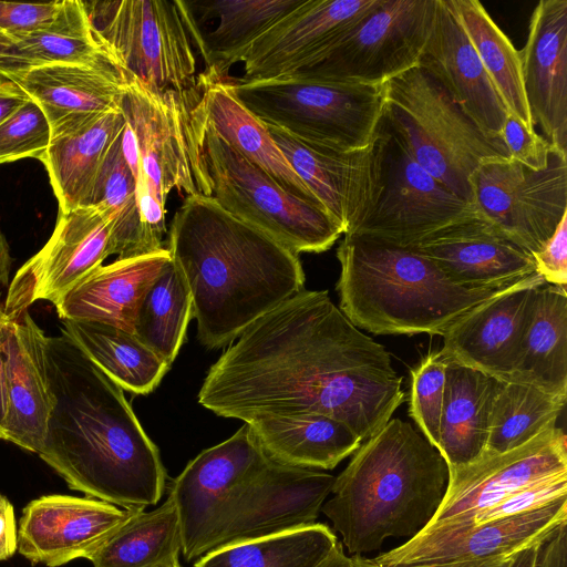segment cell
<instances>
[{"mask_svg":"<svg viewBox=\"0 0 567 567\" xmlns=\"http://www.w3.org/2000/svg\"><path fill=\"white\" fill-rule=\"evenodd\" d=\"M404 400L390 353L361 332L327 290L293 295L249 326L210 367L198 403L245 423L323 414L361 441Z\"/></svg>","mask_w":567,"mask_h":567,"instance_id":"1","label":"cell"},{"mask_svg":"<svg viewBox=\"0 0 567 567\" xmlns=\"http://www.w3.org/2000/svg\"><path fill=\"white\" fill-rule=\"evenodd\" d=\"M55 405L38 453L69 488L128 511L156 505L166 470L124 390L66 336L48 337Z\"/></svg>","mask_w":567,"mask_h":567,"instance_id":"2","label":"cell"},{"mask_svg":"<svg viewBox=\"0 0 567 567\" xmlns=\"http://www.w3.org/2000/svg\"><path fill=\"white\" fill-rule=\"evenodd\" d=\"M334 477L270 461L245 423L189 461L171 484L183 557L190 563L227 546L317 523Z\"/></svg>","mask_w":567,"mask_h":567,"instance_id":"3","label":"cell"},{"mask_svg":"<svg viewBox=\"0 0 567 567\" xmlns=\"http://www.w3.org/2000/svg\"><path fill=\"white\" fill-rule=\"evenodd\" d=\"M166 249L187 284L197 338L210 350L231 343L303 289L298 254L230 215L212 196L184 197Z\"/></svg>","mask_w":567,"mask_h":567,"instance_id":"4","label":"cell"},{"mask_svg":"<svg viewBox=\"0 0 567 567\" xmlns=\"http://www.w3.org/2000/svg\"><path fill=\"white\" fill-rule=\"evenodd\" d=\"M449 466L411 423L390 419L334 477L321 512L351 556L381 548L390 537L411 539L433 519Z\"/></svg>","mask_w":567,"mask_h":567,"instance_id":"5","label":"cell"},{"mask_svg":"<svg viewBox=\"0 0 567 567\" xmlns=\"http://www.w3.org/2000/svg\"><path fill=\"white\" fill-rule=\"evenodd\" d=\"M337 257L340 310L374 334L443 336L466 311L526 280L503 289L467 288L412 246L351 234L344 235Z\"/></svg>","mask_w":567,"mask_h":567,"instance_id":"6","label":"cell"},{"mask_svg":"<svg viewBox=\"0 0 567 567\" xmlns=\"http://www.w3.org/2000/svg\"><path fill=\"white\" fill-rule=\"evenodd\" d=\"M343 235L414 246L476 213L422 168L384 113L363 148L343 155Z\"/></svg>","mask_w":567,"mask_h":567,"instance_id":"7","label":"cell"},{"mask_svg":"<svg viewBox=\"0 0 567 567\" xmlns=\"http://www.w3.org/2000/svg\"><path fill=\"white\" fill-rule=\"evenodd\" d=\"M125 79L120 109L136 145L137 202L147 247L155 252L164 248L171 190L185 197L212 196L193 123L202 90L198 81L190 90L159 92L134 78Z\"/></svg>","mask_w":567,"mask_h":567,"instance_id":"8","label":"cell"},{"mask_svg":"<svg viewBox=\"0 0 567 567\" xmlns=\"http://www.w3.org/2000/svg\"><path fill=\"white\" fill-rule=\"evenodd\" d=\"M382 86L383 113L410 155L472 204V174L485 161L508 158L504 142L488 137L443 85L419 65Z\"/></svg>","mask_w":567,"mask_h":567,"instance_id":"9","label":"cell"},{"mask_svg":"<svg viewBox=\"0 0 567 567\" xmlns=\"http://www.w3.org/2000/svg\"><path fill=\"white\" fill-rule=\"evenodd\" d=\"M83 3L96 39L124 76L159 92L197 85L202 33L188 1Z\"/></svg>","mask_w":567,"mask_h":567,"instance_id":"10","label":"cell"},{"mask_svg":"<svg viewBox=\"0 0 567 567\" xmlns=\"http://www.w3.org/2000/svg\"><path fill=\"white\" fill-rule=\"evenodd\" d=\"M193 123L212 197L223 209L298 255L326 251L343 234L326 208L290 195L223 140L205 120L199 101Z\"/></svg>","mask_w":567,"mask_h":567,"instance_id":"11","label":"cell"},{"mask_svg":"<svg viewBox=\"0 0 567 567\" xmlns=\"http://www.w3.org/2000/svg\"><path fill=\"white\" fill-rule=\"evenodd\" d=\"M230 82L239 102L265 125L337 153L367 146L383 114V84H340L300 78Z\"/></svg>","mask_w":567,"mask_h":567,"instance_id":"12","label":"cell"},{"mask_svg":"<svg viewBox=\"0 0 567 567\" xmlns=\"http://www.w3.org/2000/svg\"><path fill=\"white\" fill-rule=\"evenodd\" d=\"M435 9L436 0H379L319 60L285 78L382 85L419 64Z\"/></svg>","mask_w":567,"mask_h":567,"instance_id":"13","label":"cell"},{"mask_svg":"<svg viewBox=\"0 0 567 567\" xmlns=\"http://www.w3.org/2000/svg\"><path fill=\"white\" fill-rule=\"evenodd\" d=\"M470 185L477 215L534 254L567 214V154L553 147L540 171L511 157L485 161Z\"/></svg>","mask_w":567,"mask_h":567,"instance_id":"14","label":"cell"},{"mask_svg":"<svg viewBox=\"0 0 567 567\" xmlns=\"http://www.w3.org/2000/svg\"><path fill=\"white\" fill-rule=\"evenodd\" d=\"M112 224L94 206L59 212L44 246L27 260L9 284L4 311L18 319L35 301L54 306L112 252Z\"/></svg>","mask_w":567,"mask_h":567,"instance_id":"15","label":"cell"},{"mask_svg":"<svg viewBox=\"0 0 567 567\" xmlns=\"http://www.w3.org/2000/svg\"><path fill=\"white\" fill-rule=\"evenodd\" d=\"M561 473H567V439L557 426L504 453L483 452L449 468L444 497L429 525L467 524L474 514L519 488Z\"/></svg>","mask_w":567,"mask_h":567,"instance_id":"16","label":"cell"},{"mask_svg":"<svg viewBox=\"0 0 567 567\" xmlns=\"http://www.w3.org/2000/svg\"><path fill=\"white\" fill-rule=\"evenodd\" d=\"M379 0H305L240 55L244 75L236 83L288 76L319 60Z\"/></svg>","mask_w":567,"mask_h":567,"instance_id":"17","label":"cell"},{"mask_svg":"<svg viewBox=\"0 0 567 567\" xmlns=\"http://www.w3.org/2000/svg\"><path fill=\"white\" fill-rule=\"evenodd\" d=\"M567 522V498L542 508L474 525H427L402 545L372 558L382 566L484 559L547 538Z\"/></svg>","mask_w":567,"mask_h":567,"instance_id":"18","label":"cell"},{"mask_svg":"<svg viewBox=\"0 0 567 567\" xmlns=\"http://www.w3.org/2000/svg\"><path fill=\"white\" fill-rule=\"evenodd\" d=\"M132 512L87 496L42 495L22 509L18 551L48 567L86 559Z\"/></svg>","mask_w":567,"mask_h":567,"instance_id":"19","label":"cell"},{"mask_svg":"<svg viewBox=\"0 0 567 567\" xmlns=\"http://www.w3.org/2000/svg\"><path fill=\"white\" fill-rule=\"evenodd\" d=\"M412 247L452 281L467 288H508L537 274L533 255L477 214Z\"/></svg>","mask_w":567,"mask_h":567,"instance_id":"20","label":"cell"},{"mask_svg":"<svg viewBox=\"0 0 567 567\" xmlns=\"http://www.w3.org/2000/svg\"><path fill=\"white\" fill-rule=\"evenodd\" d=\"M546 284L535 274L512 290L457 318L443 333L442 354L499 381L511 377L535 289Z\"/></svg>","mask_w":567,"mask_h":567,"instance_id":"21","label":"cell"},{"mask_svg":"<svg viewBox=\"0 0 567 567\" xmlns=\"http://www.w3.org/2000/svg\"><path fill=\"white\" fill-rule=\"evenodd\" d=\"M417 65L443 85L488 137L503 142L508 112L449 0H436L432 28Z\"/></svg>","mask_w":567,"mask_h":567,"instance_id":"22","label":"cell"},{"mask_svg":"<svg viewBox=\"0 0 567 567\" xmlns=\"http://www.w3.org/2000/svg\"><path fill=\"white\" fill-rule=\"evenodd\" d=\"M525 96L544 138L567 154V0H540L520 51Z\"/></svg>","mask_w":567,"mask_h":567,"instance_id":"23","label":"cell"},{"mask_svg":"<svg viewBox=\"0 0 567 567\" xmlns=\"http://www.w3.org/2000/svg\"><path fill=\"white\" fill-rule=\"evenodd\" d=\"M16 82L43 112L51 136L118 110L126 79L114 61L32 68Z\"/></svg>","mask_w":567,"mask_h":567,"instance_id":"24","label":"cell"},{"mask_svg":"<svg viewBox=\"0 0 567 567\" xmlns=\"http://www.w3.org/2000/svg\"><path fill=\"white\" fill-rule=\"evenodd\" d=\"M47 338L27 310L13 321L4 349L6 441L37 454L55 405L47 370Z\"/></svg>","mask_w":567,"mask_h":567,"instance_id":"25","label":"cell"},{"mask_svg":"<svg viewBox=\"0 0 567 567\" xmlns=\"http://www.w3.org/2000/svg\"><path fill=\"white\" fill-rule=\"evenodd\" d=\"M169 260V251L162 248L101 265L62 297L58 315L61 320L103 322L132 332L144 292Z\"/></svg>","mask_w":567,"mask_h":567,"instance_id":"26","label":"cell"},{"mask_svg":"<svg viewBox=\"0 0 567 567\" xmlns=\"http://www.w3.org/2000/svg\"><path fill=\"white\" fill-rule=\"evenodd\" d=\"M197 81L202 90L199 106L214 131L290 195L324 208L293 172L267 126L236 97L228 78L203 71Z\"/></svg>","mask_w":567,"mask_h":567,"instance_id":"27","label":"cell"},{"mask_svg":"<svg viewBox=\"0 0 567 567\" xmlns=\"http://www.w3.org/2000/svg\"><path fill=\"white\" fill-rule=\"evenodd\" d=\"M246 424L267 458L291 467L332 470L362 442L346 423L323 414L262 416Z\"/></svg>","mask_w":567,"mask_h":567,"instance_id":"28","label":"cell"},{"mask_svg":"<svg viewBox=\"0 0 567 567\" xmlns=\"http://www.w3.org/2000/svg\"><path fill=\"white\" fill-rule=\"evenodd\" d=\"M507 381L567 394V293L564 286L535 289L517 359Z\"/></svg>","mask_w":567,"mask_h":567,"instance_id":"29","label":"cell"},{"mask_svg":"<svg viewBox=\"0 0 567 567\" xmlns=\"http://www.w3.org/2000/svg\"><path fill=\"white\" fill-rule=\"evenodd\" d=\"M121 109L51 136L39 161L44 165L59 212L87 206L105 155L124 127Z\"/></svg>","mask_w":567,"mask_h":567,"instance_id":"30","label":"cell"},{"mask_svg":"<svg viewBox=\"0 0 567 567\" xmlns=\"http://www.w3.org/2000/svg\"><path fill=\"white\" fill-rule=\"evenodd\" d=\"M496 379L449 360L437 450L449 468L484 451Z\"/></svg>","mask_w":567,"mask_h":567,"instance_id":"31","label":"cell"},{"mask_svg":"<svg viewBox=\"0 0 567 567\" xmlns=\"http://www.w3.org/2000/svg\"><path fill=\"white\" fill-rule=\"evenodd\" d=\"M305 0H195L188 4L197 20L217 19L202 31L200 56L204 71L228 78V69L262 33L299 7Z\"/></svg>","mask_w":567,"mask_h":567,"instance_id":"32","label":"cell"},{"mask_svg":"<svg viewBox=\"0 0 567 567\" xmlns=\"http://www.w3.org/2000/svg\"><path fill=\"white\" fill-rule=\"evenodd\" d=\"M113 61L96 39L83 1L63 0L55 19L27 34L0 55V78L12 80L32 68Z\"/></svg>","mask_w":567,"mask_h":567,"instance_id":"33","label":"cell"},{"mask_svg":"<svg viewBox=\"0 0 567 567\" xmlns=\"http://www.w3.org/2000/svg\"><path fill=\"white\" fill-rule=\"evenodd\" d=\"M62 323V334L123 390L148 394L171 368L132 332L96 321Z\"/></svg>","mask_w":567,"mask_h":567,"instance_id":"34","label":"cell"},{"mask_svg":"<svg viewBox=\"0 0 567 567\" xmlns=\"http://www.w3.org/2000/svg\"><path fill=\"white\" fill-rule=\"evenodd\" d=\"M182 532L171 494L158 507L133 511L86 558L93 567H171L179 563Z\"/></svg>","mask_w":567,"mask_h":567,"instance_id":"35","label":"cell"},{"mask_svg":"<svg viewBox=\"0 0 567 567\" xmlns=\"http://www.w3.org/2000/svg\"><path fill=\"white\" fill-rule=\"evenodd\" d=\"M507 112L529 130L535 124L524 91L522 58L477 0H449Z\"/></svg>","mask_w":567,"mask_h":567,"instance_id":"36","label":"cell"},{"mask_svg":"<svg viewBox=\"0 0 567 567\" xmlns=\"http://www.w3.org/2000/svg\"><path fill=\"white\" fill-rule=\"evenodd\" d=\"M192 318L187 284L171 259L144 292L132 333L171 367Z\"/></svg>","mask_w":567,"mask_h":567,"instance_id":"37","label":"cell"},{"mask_svg":"<svg viewBox=\"0 0 567 567\" xmlns=\"http://www.w3.org/2000/svg\"><path fill=\"white\" fill-rule=\"evenodd\" d=\"M565 402L529 384L496 380L483 452L504 453L556 426Z\"/></svg>","mask_w":567,"mask_h":567,"instance_id":"38","label":"cell"},{"mask_svg":"<svg viewBox=\"0 0 567 567\" xmlns=\"http://www.w3.org/2000/svg\"><path fill=\"white\" fill-rule=\"evenodd\" d=\"M338 538L326 524L315 523L212 551L193 567H315Z\"/></svg>","mask_w":567,"mask_h":567,"instance_id":"39","label":"cell"},{"mask_svg":"<svg viewBox=\"0 0 567 567\" xmlns=\"http://www.w3.org/2000/svg\"><path fill=\"white\" fill-rule=\"evenodd\" d=\"M122 131L105 155L87 206L99 208L111 220L113 255L130 258L152 252L144 236L136 183L122 152Z\"/></svg>","mask_w":567,"mask_h":567,"instance_id":"40","label":"cell"},{"mask_svg":"<svg viewBox=\"0 0 567 567\" xmlns=\"http://www.w3.org/2000/svg\"><path fill=\"white\" fill-rule=\"evenodd\" d=\"M293 172L343 230V155L308 145L285 131L266 125Z\"/></svg>","mask_w":567,"mask_h":567,"instance_id":"41","label":"cell"},{"mask_svg":"<svg viewBox=\"0 0 567 567\" xmlns=\"http://www.w3.org/2000/svg\"><path fill=\"white\" fill-rule=\"evenodd\" d=\"M449 360L442 352L425 355L411 370L410 416L420 432L437 449Z\"/></svg>","mask_w":567,"mask_h":567,"instance_id":"42","label":"cell"},{"mask_svg":"<svg viewBox=\"0 0 567 567\" xmlns=\"http://www.w3.org/2000/svg\"><path fill=\"white\" fill-rule=\"evenodd\" d=\"M51 141L50 125L31 99L0 123V164L40 159Z\"/></svg>","mask_w":567,"mask_h":567,"instance_id":"43","label":"cell"},{"mask_svg":"<svg viewBox=\"0 0 567 567\" xmlns=\"http://www.w3.org/2000/svg\"><path fill=\"white\" fill-rule=\"evenodd\" d=\"M563 498H567V473L557 474L519 488L495 505L474 514L471 520L464 525L493 522L532 512Z\"/></svg>","mask_w":567,"mask_h":567,"instance_id":"44","label":"cell"},{"mask_svg":"<svg viewBox=\"0 0 567 567\" xmlns=\"http://www.w3.org/2000/svg\"><path fill=\"white\" fill-rule=\"evenodd\" d=\"M62 4L63 0L48 3L0 1V32L14 43L20 38L48 27Z\"/></svg>","mask_w":567,"mask_h":567,"instance_id":"45","label":"cell"},{"mask_svg":"<svg viewBox=\"0 0 567 567\" xmlns=\"http://www.w3.org/2000/svg\"><path fill=\"white\" fill-rule=\"evenodd\" d=\"M502 140L514 161L534 171L547 167L553 146L509 113L503 125Z\"/></svg>","mask_w":567,"mask_h":567,"instance_id":"46","label":"cell"},{"mask_svg":"<svg viewBox=\"0 0 567 567\" xmlns=\"http://www.w3.org/2000/svg\"><path fill=\"white\" fill-rule=\"evenodd\" d=\"M533 255L536 271L546 284L566 286L567 284V214L547 241Z\"/></svg>","mask_w":567,"mask_h":567,"instance_id":"47","label":"cell"},{"mask_svg":"<svg viewBox=\"0 0 567 567\" xmlns=\"http://www.w3.org/2000/svg\"><path fill=\"white\" fill-rule=\"evenodd\" d=\"M534 567H567V522L540 544Z\"/></svg>","mask_w":567,"mask_h":567,"instance_id":"48","label":"cell"},{"mask_svg":"<svg viewBox=\"0 0 567 567\" xmlns=\"http://www.w3.org/2000/svg\"><path fill=\"white\" fill-rule=\"evenodd\" d=\"M524 548V547H523ZM518 551V550H517ZM503 554L484 559H467V560H449L436 563H422L405 566H382L373 561L372 558L363 556H351L353 567H505L512 559L515 553Z\"/></svg>","mask_w":567,"mask_h":567,"instance_id":"49","label":"cell"},{"mask_svg":"<svg viewBox=\"0 0 567 567\" xmlns=\"http://www.w3.org/2000/svg\"><path fill=\"white\" fill-rule=\"evenodd\" d=\"M18 550V525L11 502L0 494V561Z\"/></svg>","mask_w":567,"mask_h":567,"instance_id":"50","label":"cell"},{"mask_svg":"<svg viewBox=\"0 0 567 567\" xmlns=\"http://www.w3.org/2000/svg\"><path fill=\"white\" fill-rule=\"evenodd\" d=\"M16 319L4 311V303L0 305V440L6 441L7 392L4 378V349L8 343L12 323Z\"/></svg>","mask_w":567,"mask_h":567,"instance_id":"51","label":"cell"},{"mask_svg":"<svg viewBox=\"0 0 567 567\" xmlns=\"http://www.w3.org/2000/svg\"><path fill=\"white\" fill-rule=\"evenodd\" d=\"M29 100L28 94L16 82L0 78V123Z\"/></svg>","mask_w":567,"mask_h":567,"instance_id":"52","label":"cell"},{"mask_svg":"<svg viewBox=\"0 0 567 567\" xmlns=\"http://www.w3.org/2000/svg\"><path fill=\"white\" fill-rule=\"evenodd\" d=\"M545 539L532 543L519 549L505 567H534L538 555V548Z\"/></svg>","mask_w":567,"mask_h":567,"instance_id":"53","label":"cell"},{"mask_svg":"<svg viewBox=\"0 0 567 567\" xmlns=\"http://www.w3.org/2000/svg\"><path fill=\"white\" fill-rule=\"evenodd\" d=\"M315 567H353L351 556L344 551L343 545L338 540L329 555Z\"/></svg>","mask_w":567,"mask_h":567,"instance_id":"54","label":"cell"},{"mask_svg":"<svg viewBox=\"0 0 567 567\" xmlns=\"http://www.w3.org/2000/svg\"><path fill=\"white\" fill-rule=\"evenodd\" d=\"M12 258L9 243L0 229V288L8 285Z\"/></svg>","mask_w":567,"mask_h":567,"instance_id":"55","label":"cell"},{"mask_svg":"<svg viewBox=\"0 0 567 567\" xmlns=\"http://www.w3.org/2000/svg\"><path fill=\"white\" fill-rule=\"evenodd\" d=\"M13 41L0 32V55L4 54L13 45Z\"/></svg>","mask_w":567,"mask_h":567,"instance_id":"56","label":"cell"},{"mask_svg":"<svg viewBox=\"0 0 567 567\" xmlns=\"http://www.w3.org/2000/svg\"><path fill=\"white\" fill-rule=\"evenodd\" d=\"M171 567H182V566H181V564L178 563V564H175V565H173V566H171Z\"/></svg>","mask_w":567,"mask_h":567,"instance_id":"57","label":"cell"}]
</instances>
